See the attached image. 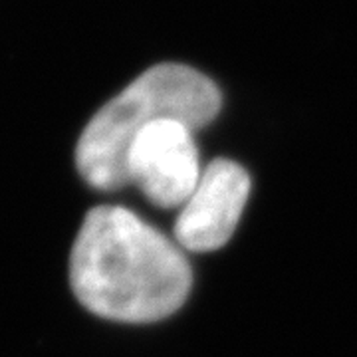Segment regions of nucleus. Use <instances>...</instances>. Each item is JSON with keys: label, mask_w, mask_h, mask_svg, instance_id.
Here are the masks:
<instances>
[{"label": "nucleus", "mask_w": 357, "mask_h": 357, "mask_svg": "<svg viewBox=\"0 0 357 357\" xmlns=\"http://www.w3.org/2000/svg\"><path fill=\"white\" fill-rule=\"evenodd\" d=\"M70 284L91 314L126 324L169 318L189 298L181 246L123 206L91 208L70 255Z\"/></svg>", "instance_id": "obj_1"}, {"label": "nucleus", "mask_w": 357, "mask_h": 357, "mask_svg": "<svg viewBox=\"0 0 357 357\" xmlns=\"http://www.w3.org/2000/svg\"><path fill=\"white\" fill-rule=\"evenodd\" d=\"M250 195V177L229 159H215L201 173L197 189L181 206L177 244L191 252H213L229 243Z\"/></svg>", "instance_id": "obj_4"}, {"label": "nucleus", "mask_w": 357, "mask_h": 357, "mask_svg": "<svg viewBox=\"0 0 357 357\" xmlns=\"http://www.w3.org/2000/svg\"><path fill=\"white\" fill-rule=\"evenodd\" d=\"M126 173L155 206H183L201 178L192 129L177 119L149 123L129 145Z\"/></svg>", "instance_id": "obj_3"}, {"label": "nucleus", "mask_w": 357, "mask_h": 357, "mask_svg": "<svg viewBox=\"0 0 357 357\" xmlns=\"http://www.w3.org/2000/svg\"><path fill=\"white\" fill-rule=\"evenodd\" d=\"M218 112L220 91L213 79L189 66H153L91 117L77 141V171L93 189H121L129 183L128 149L141 129L159 119L201 129Z\"/></svg>", "instance_id": "obj_2"}]
</instances>
